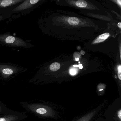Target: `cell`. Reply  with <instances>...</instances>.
I'll return each instance as SVG.
<instances>
[{"label": "cell", "instance_id": "5", "mask_svg": "<svg viewBox=\"0 0 121 121\" xmlns=\"http://www.w3.org/2000/svg\"><path fill=\"white\" fill-rule=\"evenodd\" d=\"M25 0H0V15L6 17L12 10Z\"/></svg>", "mask_w": 121, "mask_h": 121}, {"label": "cell", "instance_id": "7", "mask_svg": "<svg viewBox=\"0 0 121 121\" xmlns=\"http://www.w3.org/2000/svg\"><path fill=\"white\" fill-rule=\"evenodd\" d=\"M110 34L108 33H104L98 36L93 42L92 44H95L98 43H100L105 41L109 37Z\"/></svg>", "mask_w": 121, "mask_h": 121}, {"label": "cell", "instance_id": "17", "mask_svg": "<svg viewBox=\"0 0 121 121\" xmlns=\"http://www.w3.org/2000/svg\"><path fill=\"white\" fill-rule=\"evenodd\" d=\"M117 25H118V27L120 29H121V22H119L118 23V24H117Z\"/></svg>", "mask_w": 121, "mask_h": 121}, {"label": "cell", "instance_id": "1", "mask_svg": "<svg viewBox=\"0 0 121 121\" xmlns=\"http://www.w3.org/2000/svg\"><path fill=\"white\" fill-rule=\"evenodd\" d=\"M20 105L29 112L39 117H52L54 112L50 107L39 103L22 102Z\"/></svg>", "mask_w": 121, "mask_h": 121}, {"label": "cell", "instance_id": "16", "mask_svg": "<svg viewBox=\"0 0 121 121\" xmlns=\"http://www.w3.org/2000/svg\"><path fill=\"white\" fill-rule=\"evenodd\" d=\"M4 17H3L2 15H0V22L2 21V20H3L4 19Z\"/></svg>", "mask_w": 121, "mask_h": 121}, {"label": "cell", "instance_id": "14", "mask_svg": "<svg viewBox=\"0 0 121 121\" xmlns=\"http://www.w3.org/2000/svg\"><path fill=\"white\" fill-rule=\"evenodd\" d=\"M77 70L75 68H71L70 70V73L71 75H75L76 73Z\"/></svg>", "mask_w": 121, "mask_h": 121}, {"label": "cell", "instance_id": "4", "mask_svg": "<svg viewBox=\"0 0 121 121\" xmlns=\"http://www.w3.org/2000/svg\"><path fill=\"white\" fill-rule=\"evenodd\" d=\"M41 0H25L12 10L10 13H20L22 15H27L37 7Z\"/></svg>", "mask_w": 121, "mask_h": 121}, {"label": "cell", "instance_id": "12", "mask_svg": "<svg viewBox=\"0 0 121 121\" xmlns=\"http://www.w3.org/2000/svg\"><path fill=\"white\" fill-rule=\"evenodd\" d=\"M9 109L0 101V115L2 114L6 111H7Z\"/></svg>", "mask_w": 121, "mask_h": 121}, {"label": "cell", "instance_id": "6", "mask_svg": "<svg viewBox=\"0 0 121 121\" xmlns=\"http://www.w3.org/2000/svg\"><path fill=\"white\" fill-rule=\"evenodd\" d=\"M27 117L26 112L8 109L0 115V121H20Z\"/></svg>", "mask_w": 121, "mask_h": 121}, {"label": "cell", "instance_id": "10", "mask_svg": "<svg viewBox=\"0 0 121 121\" xmlns=\"http://www.w3.org/2000/svg\"><path fill=\"white\" fill-rule=\"evenodd\" d=\"M76 6L80 8H85L87 6V3L86 1L82 0H78L75 3Z\"/></svg>", "mask_w": 121, "mask_h": 121}, {"label": "cell", "instance_id": "13", "mask_svg": "<svg viewBox=\"0 0 121 121\" xmlns=\"http://www.w3.org/2000/svg\"><path fill=\"white\" fill-rule=\"evenodd\" d=\"M118 73H117V76H118V78L120 80H121V65H120L118 68Z\"/></svg>", "mask_w": 121, "mask_h": 121}, {"label": "cell", "instance_id": "19", "mask_svg": "<svg viewBox=\"0 0 121 121\" xmlns=\"http://www.w3.org/2000/svg\"><path fill=\"white\" fill-rule=\"evenodd\" d=\"M79 60V58H76V61H78Z\"/></svg>", "mask_w": 121, "mask_h": 121}, {"label": "cell", "instance_id": "3", "mask_svg": "<svg viewBox=\"0 0 121 121\" xmlns=\"http://www.w3.org/2000/svg\"><path fill=\"white\" fill-rule=\"evenodd\" d=\"M26 70V69L17 65L8 63H0V79L7 80Z\"/></svg>", "mask_w": 121, "mask_h": 121}, {"label": "cell", "instance_id": "11", "mask_svg": "<svg viewBox=\"0 0 121 121\" xmlns=\"http://www.w3.org/2000/svg\"><path fill=\"white\" fill-rule=\"evenodd\" d=\"M68 22L71 25H78L79 23L78 18L75 17H70L68 19Z\"/></svg>", "mask_w": 121, "mask_h": 121}, {"label": "cell", "instance_id": "8", "mask_svg": "<svg viewBox=\"0 0 121 121\" xmlns=\"http://www.w3.org/2000/svg\"><path fill=\"white\" fill-rule=\"evenodd\" d=\"M96 113V110H95L92 111L90 113H88L86 115L83 116L82 118L78 120V121H90Z\"/></svg>", "mask_w": 121, "mask_h": 121}, {"label": "cell", "instance_id": "9", "mask_svg": "<svg viewBox=\"0 0 121 121\" xmlns=\"http://www.w3.org/2000/svg\"><path fill=\"white\" fill-rule=\"evenodd\" d=\"M60 65L58 63H54L52 64L49 66V69L52 71H57L60 69Z\"/></svg>", "mask_w": 121, "mask_h": 121}, {"label": "cell", "instance_id": "2", "mask_svg": "<svg viewBox=\"0 0 121 121\" xmlns=\"http://www.w3.org/2000/svg\"><path fill=\"white\" fill-rule=\"evenodd\" d=\"M0 44L9 47L30 48L33 45L19 37L13 36L9 32L0 34Z\"/></svg>", "mask_w": 121, "mask_h": 121}, {"label": "cell", "instance_id": "15", "mask_svg": "<svg viewBox=\"0 0 121 121\" xmlns=\"http://www.w3.org/2000/svg\"><path fill=\"white\" fill-rule=\"evenodd\" d=\"M117 117L119 120V121H121V109L117 111Z\"/></svg>", "mask_w": 121, "mask_h": 121}, {"label": "cell", "instance_id": "18", "mask_svg": "<svg viewBox=\"0 0 121 121\" xmlns=\"http://www.w3.org/2000/svg\"><path fill=\"white\" fill-rule=\"evenodd\" d=\"M81 54H85V52H84L83 51H81Z\"/></svg>", "mask_w": 121, "mask_h": 121}]
</instances>
